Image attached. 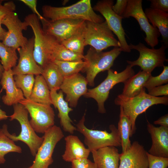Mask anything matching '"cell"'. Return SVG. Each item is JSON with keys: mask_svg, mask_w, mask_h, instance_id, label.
<instances>
[{"mask_svg": "<svg viewBox=\"0 0 168 168\" xmlns=\"http://www.w3.org/2000/svg\"><path fill=\"white\" fill-rule=\"evenodd\" d=\"M40 20L44 32L60 42L70 36L85 21L82 20L67 19L51 21L44 17Z\"/></svg>", "mask_w": 168, "mask_h": 168, "instance_id": "cell-14", "label": "cell"}, {"mask_svg": "<svg viewBox=\"0 0 168 168\" xmlns=\"http://www.w3.org/2000/svg\"><path fill=\"white\" fill-rule=\"evenodd\" d=\"M4 71V68L2 65L0 63V79H1V78L2 77V74L3 73V72Z\"/></svg>", "mask_w": 168, "mask_h": 168, "instance_id": "cell-45", "label": "cell"}, {"mask_svg": "<svg viewBox=\"0 0 168 168\" xmlns=\"http://www.w3.org/2000/svg\"><path fill=\"white\" fill-rule=\"evenodd\" d=\"M85 45H90L98 51L110 47L121 46L105 21L101 23L85 21Z\"/></svg>", "mask_w": 168, "mask_h": 168, "instance_id": "cell-7", "label": "cell"}, {"mask_svg": "<svg viewBox=\"0 0 168 168\" xmlns=\"http://www.w3.org/2000/svg\"><path fill=\"white\" fill-rule=\"evenodd\" d=\"M142 0H128L127 6L122 17L128 18L130 17L135 19L141 30L146 35L144 40L152 48L157 45L160 34L158 30L149 23L142 7Z\"/></svg>", "mask_w": 168, "mask_h": 168, "instance_id": "cell-11", "label": "cell"}, {"mask_svg": "<svg viewBox=\"0 0 168 168\" xmlns=\"http://www.w3.org/2000/svg\"><path fill=\"white\" fill-rule=\"evenodd\" d=\"M13 78L17 87L21 90L25 98L29 99L35 82L34 75L18 74L14 75Z\"/></svg>", "mask_w": 168, "mask_h": 168, "instance_id": "cell-34", "label": "cell"}, {"mask_svg": "<svg viewBox=\"0 0 168 168\" xmlns=\"http://www.w3.org/2000/svg\"><path fill=\"white\" fill-rule=\"evenodd\" d=\"M41 75L50 91L60 89L64 77L54 62H49L42 68Z\"/></svg>", "mask_w": 168, "mask_h": 168, "instance_id": "cell-28", "label": "cell"}, {"mask_svg": "<svg viewBox=\"0 0 168 168\" xmlns=\"http://www.w3.org/2000/svg\"><path fill=\"white\" fill-rule=\"evenodd\" d=\"M85 25V21L72 35L60 43L70 51L83 54L84 47L86 46Z\"/></svg>", "mask_w": 168, "mask_h": 168, "instance_id": "cell-29", "label": "cell"}, {"mask_svg": "<svg viewBox=\"0 0 168 168\" xmlns=\"http://www.w3.org/2000/svg\"><path fill=\"white\" fill-rule=\"evenodd\" d=\"M3 1V0H0V6L2 5V4Z\"/></svg>", "mask_w": 168, "mask_h": 168, "instance_id": "cell-46", "label": "cell"}, {"mask_svg": "<svg viewBox=\"0 0 168 168\" xmlns=\"http://www.w3.org/2000/svg\"><path fill=\"white\" fill-rule=\"evenodd\" d=\"M44 37L46 49L52 62L55 60L70 61L83 60V54L68 49L52 36L44 32Z\"/></svg>", "mask_w": 168, "mask_h": 168, "instance_id": "cell-20", "label": "cell"}, {"mask_svg": "<svg viewBox=\"0 0 168 168\" xmlns=\"http://www.w3.org/2000/svg\"><path fill=\"white\" fill-rule=\"evenodd\" d=\"M12 69L4 70L0 84L5 90L6 94L2 97L3 103L7 106L13 105L25 99L21 90L18 88L14 79Z\"/></svg>", "mask_w": 168, "mask_h": 168, "instance_id": "cell-22", "label": "cell"}, {"mask_svg": "<svg viewBox=\"0 0 168 168\" xmlns=\"http://www.w3.org/2000/svg\"><path fill=\"white\" fill-rule=\"evenodd\" d=\"M148 168H167L168 158L153 156L147 152Z\"/></svg>", "mask_w": 168, "mask_h": 168, "instance_id": "cell-37", "label": "cell"}, {"mask_svg": "<svg viewBox=\"0 0 168 168\" xmlns=\"http://www.w3.org/2000/svg\"><path fill=\"white\" fill-rule=\"evenodd\" d=\"M155 124L160 125L161 126L168 127V114L161 116L153 122Z\"/></svg>", "mask_w": 168, "mask_h": 168, "instance_id": "cell-43", "label": "cell"}, {"mask_svg": "<svg viewBox=\"0 0 168 168\" xmlns=\"http://www.w3.org/2000/svg\"><path fill=\"white\" fill-rule=\"evenodd\" d=\"M114 102L115 105L122 107L124 114L130 120L132 136L136 130L135 122L138 116L154 105H167L168 96H152L146 92L145 88H144L140 93L133 97H127L121 94L119 95Z\"/></svg>", "mask_w": 168, "mask_h": 168, "instance_id": "cell-2", "label": "cell"}, {"mask_svg": "<svg viewBox=\"0 0 168 168\" xmlns=\"http://www.w3.org/2000/svg\"><path fill=\"white\" fill-rule=\"evenodd\" d=\"M43 16L51 21L67 19L82 20L96 23L105 20L95 12L90 0H81L70 6L55 7L48 5L42 8Z\"/></svg>", "mask_w": 168, "mask_h": 168, "instance_id": "cell-1", "label": "cell"}, {"mask_svg": "<svg viewBox=\"0 0 168 168\" xmlns=\"http://www.w3.org/2000/svg\"><path fill=\"white\" fill-rule=\"evenodd\" d=\"M122 51L120 47H114L107 52L98 51L90 47L86 54L84 55L86 65L82 71L86 72L88 84L94 86V80L97 75L101 72L110 70Z\"/></svg>", "mask_w": 168, "mask_h": 168, "instance_id": "cell-4", "label": "cell"}, {"mask_svg": "<svg viewBox=\"0 0 168 168\" xmlns=\"http://www.w3.org/2000/svg\"><path fill=\"white\" fill-rule=\"evenodd\" d=\"M149 22L156 28L161 35L162 42L168 46V13L150 7L144 12Z\"/></svg>", "mask_w": 168, "mask_h": 168, "instance_id": "cell-25", "label": "cell"}, {"mask_svg": "<svg viewBox=\"0 0 168 168\" xmlns=\"http://www.w3.org/2000/svg\"><path fill=\"white\" fill-rule=\"evenodd\" d=\"M130 49L138 51L139 54L138 58L135 61L127 60V62L132 67L139 66L142 71L151 73L156 67H163L166 58L165 50L167 48L163 43L157 49L149 48L143 43L139 42L137 45L130 44Z\"/></svg>", "mask_w": 168, "mask_h": 168, "instance_id": "cell-8", "label": "cell"}, {"mask_svg": "<svg viewBox=\"0 0 168 168\" xmlns=\"http://www.w3.org/2000/svg\"><path fill=\"white\" fill-rule=\"evenodd\" d=\"M16 49L5 45L0 41V58L4 70L12 69L16 65L18 59Z\"/></svg>", "mask_w": 168, "mask_h": 168, "instance_id": "cell-31", "label": "cell"}, {"mask_svg": "<svg viewBox=\"0 0 168 168\" xmlns=\"http://www.w3.org/2000/svg\"><path fill=\"white\" fill-rule=\"evenodd\" d=\"M57 91H50L52 105L58 110V116L63 130L66 132L73 134L74 131L76 130V128L72 124V121L69 115V113L73 110V109L69 106L68 103L64 99L63 92L61 90L57 92Z\"/></svg>", "mask_w": 168, "mask_h": 168, "instance_id": "cell-21", "label": "cell"}, {"mask_svg": "<svg viewBox=\"0 0 168 168\" xmlns=\"http://www.w3.org/2000/svg\"><path fill=\"white\" fill-rule=\"evenodd\" d=\"M87 84L86 77L79 73L64 77L60 89L66 95L65 100L71 107H76L80 97L86 93Z\"/></svg>", "mask_w": 168, "mask_h": 168, "instance_id": "cell-17", "label": "cell"}, {"mask_svg": "<svg viewBox=\"0 0 168 168\" xmlns=\"http://www.w3.org/2000/svg\"><path fill=\"white\" fill-rule=\"evenodd\" d=\"M61 128L54 125L44 133L43 141L32 165L28 168H49L54 161L52 155L57 143L64 137Z\"/></svg>", "mask_w": 168, "mask_h": 168, "instance_id": "cell-10", "label": "cell"}, {"mask_svg": "<svg viewBox=\"0 0 168 168\" xmlns=\"http://www.w3.org/2000/svg\"><path fill=\"white\" fill-rule=\"evenodd\" d=\"M13 106V113L9 117L10 121L15 119L20 123L21 127L20 134L18 136L14 133L11 134L8 131L7 126L6 124L0 129L14 142L21 141L25 143L29 147L31 155L35 157L43 142V138L38 136L32 127L28 119V112L25 106L20 103Z\"/></svg>", "mask_w": 168, "mask_h": 168, "instance_id": "cell-3", "label": "cell"}, {"mask_svg": "<svg viewBox=\"0 0 168 168\" xmlns=\"http://www.w3.org/2000/svg\"><path fill=\"white\" fill-rule=\"evenodd\" d=\"M24 21L30 26L34 35L33 56L37 64L42 68L49 62H52L46 49L44 32L40 19L35 14L26 16Z\"/></svg>", "mask_w": 168, "mask_h": 168, "instance_id": "cell-15", "label": "cell"}, {"mask_svg": "<svg viewBox=\"0 0 168 168\" xmlns=\"http://www.w3.org/2000/svg\"><path fill=\"white\" fill-rule=\"evenodd\" d=\"M85 113L76 124V130L84 136V142L91 151L107 146H120L121 139L118 129L114 124L109 126L110 132L106 131L93 130L85 125Z\"/></svg>", "mask_w": 168, "mask_h": 168, "instance_id": "cell-5", "label": "cell"}, {"mask_svg": "<svg viewBox=\"0 0 168 168\" xmlns=\"http://www.w3.org/2000/svg\"><path fill=\"white\" fill-rule=\"evenodd\" d=\"M34 37L28 40L24 46L17 49L19 54L17 64L12 71L14 75L32 74L36 76L41 75L43 69L35 62L33 56Z\"/></svg>", "mask_w": 168, "mask_h": 168, "instance_id": "cell-16", "label": "cell"}, {"mask_svg": "<svg viewBox=\"0 0 168 168\" xmlns=\"http://www.w3.org/2000/svg\"><path fill=\"white\" fill-rule=\"evenodd\" d=\"M147 151L138 141H134L131 147L120 155L118 168H148Z\"/></svg>", "mask_w": 168, "mask_h": 168, "instance_id": "cell-18", "label": "cell"}, {"mask_svg": "<svg viewBox=\"0 0 168 168\" xmlns=\"http://www.w3.org/2000/svg\"><path fill=\"white\" fill-rule=\"evenodd\" d=\"M162 72L156 76L151 75L144 86V87L147 90L155 87L168 84V67L164 65Z\"/></svg>", "mask_w": 168, "mask_h": 168, "instance_id": "cell-35", "label": "cell"}, {"mask_svg": "<svg viewBox=\"0 0 168 168\" xmlns=\"http://www.w3.org/2000/svg\"><path fill=\"white\" fill-rule=\"evenodd\" d=\"M11 152L21 153L22 149L4 134L0 129V164L4 163L6 161L5 155Z\"/></svg>", "mask_w": 168, "mask_h": 168, "instance_id": "cell-33", "label": "cell"}, {"mask_svg": "<svg viewBox=\"0 0 168 168\" xmlns=\"http://www.w3.org/2000/svg\"><path fill=\"white\" fill-rule=\"evenodd\" d=\"M16 9V5L13 1L7 2L3 5L0 6V41L3 40L7 32L2 27V21L6 15L10 12H14Z\"/></svg>", "mask_w": 168, "mask_h": 168, "instance_id": "cell-36", "label": "cell"}, {"mask_svg": "<svg viewBox=\"0 0 168 168\" xmlns=\"http://www.w3.org/2000/svg\"><path fill=\"white\" fill-rule=\"evenodd\" d=\"M148 94L155 97L159 96H168V84L154 87L148 89Z\"/></svg>", "mask_w": 168, "mask_h": 168, "instance_id": "cell-39", "label": "cell"}, {"mask_svg": "<svg viewBox=\"0 0 168 168\" xmlns=\"http://www.w3.org/2000/svg\"><path fill=\"white\" fill-rule=\"evenodd\" d=\"M28 99L41 104L52 105L50 91L41 75L36 76L34 86Z\"/></svg>", "mask_w": 168, "mask_h": 168, "instance_id": "cell-27", "label": "cell"}, {"mask_svg": "<svg viewBox=\"0 0 168 168\" xmlns=\"http://www.w3.org/2000/svg\"><path fill=\"white\" fill-rule=\"evenodd\" d=\"M65 150L62 155L63 160L72 162L76 160L88 158L91 151L84 146L77 136L69 135L65 138Z\"/></svg>", "mask_w": 168, "mask_h": 168, "instance_id": "cell-24", "label": "cell"}, {"mask_svg": "<svg viewBox=\"0 0 168 168\" xmlns=\"http://www.w3.org/2000/svg\"><path fill=\"white\" fill-rule=\"evenodd\" d=\"M97 168H118L120 155L114 146H107L91 152Z\"/></svg>", "mask_w": 168, "mask_h": 168, "instance_id": "cell-23", "label": "cell"}, {"mask_svg": "<svg viewBox=\"0 0 168 168\" xmlns=\"http://www.w3.org/2000/svg\"><path fill=\"white\" fill-rule=\"evenodd\" d=\"M147 128L152 140L148 152L153 156L168 158V127H156L147 120Z\"/></svg>", "mask_w": 168, "mask_h": 168, "instance_id": "cell-19", "label": "cell"}, {"mask_svg": "<svg viewBox=\"0 0 168 168\" xmlns=\"http://www.w3.org/2000/svg\"><path fill=\"white\" fill-rule=\"evenodd\" d=\"M2 24L5 25L8 30L2 41L5 45L17 49L25 46L28 40L24 36L23 30H26L28 25L25 21H21L14 12L10 13L2 19Z\"/></svg>", "mask_w": 168, "mask_h": 168, "instance_id": "cell-13", "label": "cell"}, {"mask_svg": "<svg viewBox=\"0 0 168 168\" xmlns=\"http://www.w3.org/2000/svg\"><path fill=\"white\" fill-rule=\"evenodd\" d=\"M150 8L164 12H168V0H151Z\"/></svg>", "mask_w": 168, "mask_h": 168, "instance_id": "cell-40", "label": "cell"}, {"mask_svg": "<svg viewBox=\"0 0 168 168\" xmlns=\"http://www.w3.org/2000/svg\"><path fill=\"white\" fill-rule=\"evenodd\" d=\"M71 163V168H97L95 164L88 158L75 160Z\"/></svg>", "mask_w": 168, "mask_h": 168, "instance_id": "cell-38", "label": "cell"}, {"mask_svg": "<svg viewBox=\"0 0 168 168\" xmlns=\"http://www.w3.org/2000/svg\"><path fill=\"white\" fill-rule=\"evenodd\" d=\"M114 5L112 0H101L97 2L93 9L100 12L104 17L108 26L117 36L122 51L131 52L129 45L125 38L126 34L122 25L123 17L115 13L112 9Z\"/></svg>", "mask_w": 168, "mask_h": 168, "instance_id": "cell-12", "label": "cell"}, {"mask_svg": "<svg viewBox=\"0 0 168 168\" xmlns=\"http://www.w3.org/2000/svg\"><path fill=\"white\" fill-rule=\"evenodd\" d=\"M134 74V70L129 65H128L124 70L120 72L110 69L108 71L106 78L96 87L88 89L84 96L94 99L97 103L98 112L104 114L106 111L105 103L109 97L110 90L117 84L120 82L124 83Z\"/></svg>", "mask_w": 168, "mask_h": 168, "instance_id": "cell-6", "label": "cell"}, {"mask_svg": "<svg viewBox=\"0 0 168 168\" xmlns=\"http://www.w3.org/2000/svg\"><path fill=\"white\" fill-rule=\"evenodd\" d=\"M53 62L63 77L82 72L86 65V62L83 60L73 61L55 60Z\"/></svg>", "mask_w": 168, "mask_h": 168, "instance_id": "cell-32", "label": "cell"}, {"mask_svg": "<svg viewBox=\"0 0 168 168\" xmlns=\"http://www.w3.org/2000/svg\"><path fill=\"white\" fill-rule=\"evenodd\" d=\"M19 103L27 110L31 117L30 123L35 132L44 134L54 125L55 114L51 105L26 98Z\"/></svg>", "mask_w": 168, "mask_h": 168, "instance_id": "cell-9", "label": "cell"}, {"mask_svg": "<svg viewBox=\"0 0 168 168\" xmlns=\"http://www.w3.org/2000/svg\"><path fill=\"white\" fill-rule=\"evenodd\" d=\"M128 2V0H117L115 4L112 6V9L117 15L122 17L126 10Z\"/></svg>", "mask_w": 168, "mask_h": 168, "instance_id": "cell-41", "label": "cell"}, {"mask_svg": "<svg viewBox=\"0 0 168 168\" xmlns=\"http://www.w3.org/2000/svg\"><path fill=\"white\" fill-rule=\"evenodd\" d=\"M8 117L9 116L7 115L6 112L2 110L0 107V121L7 119Z\"/></svg>", "mask_w": 168, "mask_h": 168, "instance_id": "cell-44", "label": "cell"}, {"mask_svg": "<svg viewBox=\"0 0 168 168\" xmlns=\"http://www.w3.org/2000/svg\"><path fill=\"white\" fill-rule=\"evenodd\" d=\"M121 139L122 152L128 150L132 144L130 137H132L131 125L128 118L124 114L123 108L120 106L119 119L117 128Z\"/></svg>", "mask_w": 168, "mask_h": 168, "instance_id": "cell-30", "label": "cell"}, {"mask_svg": "<svg viewBox=\"0 0 168 168\" xmlns=\"http://www.w3.org/2000/svg\"><path fill=\"white\" fill-rule=\"evenodd\" d=\"M20 1L28 6L33 12L34 13L38 16L40 20L43 18L44 17L40 14L37 9V1L36 0H21Z\"/></svg>", "mask_w": 168, "mask_h": 168, "instance_id": "cell-42", "label": "cell"}, {"mask_svg": "<svg viewBox=\"0 0 168 168\" xmlns=\"http://www.w3.org/2000/svg\"><path fill=\"white\" fill-rule=\"evenodd\" d=\"M151 75V73L140 71L124 83V87L121 94L129 98L138 95L144 88V84Z\"/></svg>", "mask_w": 168, "mask_h": 168, "instance_id": "cell-26", "label": "cell"}]
</instances>
